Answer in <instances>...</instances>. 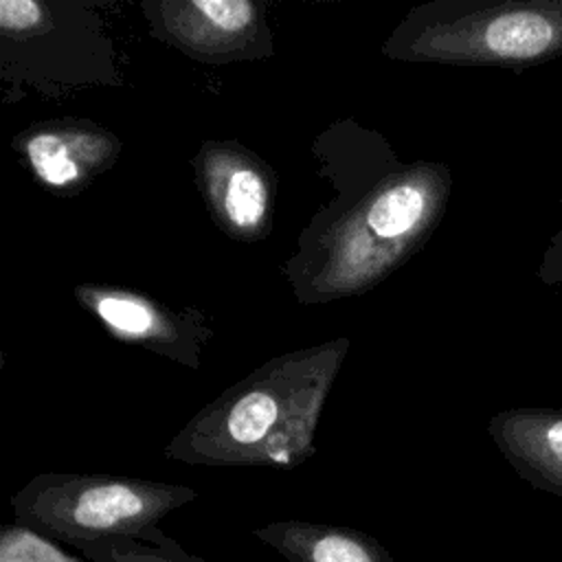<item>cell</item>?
Returning <instances> with one entry per match:
<instances>
[{
  "label": "cell",
  "instance_id": "cell-1",
  "mask_svg": "<svg viewBox=\"0 0 562 562\" xmlns=\"http://www.w3.org/2000/svg\"><path fill=\"white\" fill-rule=\"evenodd\" d=\"M312 154L334 195L281 263L303 305L360 296L386 281L426 246L452 191L446 162L404 160L380 132L353 119L329 123Z\"/></svg>",
  "mask_w": 562,
  "mask_h": 562
},
{
  "label": "cell",
  "instance_id": "cell-2",
  "mask_svg": "<svg viewBox=\"0 0 562 562\" xmlns=\"http://www.w3.org/2000/svg\"><path fill=\"white\" fill-rule=\"evenodd\" d=\"M349 347L338 336L270 358L202 406L165 454L198 465L303 463Z\"/></svg>",
  "mask_w": 562,
  "mask_h": 562
},
{
  "label": "cell",
  "instance_id": "cell-3",
  "mask_svg": "<svg viewBox=\"0 0 562 562\" xmlns=\"http://www.w3.org/2000/svg\"><path fill=\"white\" fill-rule=\"evenodd\" d=\"M382 53L395 61L498 66L514 72L562 55V0H432L413 7Z\"/></svg>",
  "mask_w": 562,
  "mask_h": 562
},
{
  "label": "cell",
  "instance_id": "cell-4",
  "mask_svg": "<svg viewBox=\"0 0 562 562\" xmlns=\"http://www.w3.org/2000/svg\"><path fill=\"white\" fill-rule=\"evenodd\" d=\"M195 498L182 485L108 474H40L13 505L26 525L64 538L140 536L178 505Z\"/></svg>",
  "mask_w": 562,
  "mask_h": 562
},
{
  "label": "cell",
  "instance_id": "cell-5",
  "mask_svg": "<svg viewBox=\"0 0 562 562\" xmlns=\"http://www.w3.org/2000/svg\"><path fill=\"white\" fill-rule=\"evenodd\" d=\"M140 11L151 37L204 64L263 59L274 48L252 0H143Z\"/></svg>",
  "mask_w": 562,
  "mask_h": 562
},
{
  "label": "cell",
  "instance_id": "cell-6",
  "mask_svg": "<svg viewBox=\"0 0 562 562\" xmlns=\"http://www.w3.org/2000/svg\"><path fill=\"white\" fill-rule=\"evenodd\" d=\"M195 187L217 228L252 244L270 235L277 171L235 138H209L191 158Z\"/></svg>",
  "mask_w": 562,
  "mask_h": 562
},
{
  "label": "cell",
  "instance_id": "cell-7",
  "mask_svg": "<svg viewBox=\"0 0 562 562\" xmlns=\"http://www.w3.org/2000/svg\"><path fill=\"white\" fill-rule=\"evenodd\" d=\"M72 294L112 338L165 356L187 369L200 367L202 351L213 338L209 318L195 307L176 310L143 292L108 283H79Z\"/></svg>",
  "mask_w": 562,
  "mask_h": 562
},
{
  "label": "cell",
  "instance_id": "cell-8",
  "mask_svg": "<svg viewBox=\"0 0 562 562\" xmlns=\"http://www.w3.org/2000/svg\"><path fill=\"white\" fill-rule=\"evenodd\" d=\"M11 147L40 184L57 195H77L116 165L123 140L90 119L61 116L31 123Z\"/></svg>",
  "mask_w": 562,
  "mask_h": 562
},
{
  "label": "cell",
  "instance_id": "cell-9",
  "mask_svg": "<svg viewBox=\"0 0 562 562\" xmlns=\"http://www.w3.org/2000/svg\"><path fill=\"white\" fill-rule=\"evenodd\" d=\"M487 430L520 479L562 496V411H501L490 419Z\"/></svg>",
  "mask_w": 562,
  "mask_h": 562
},
{
  "label": "cell",
  "instance_id": "cell-10",
  "mask_svg": "<svg viewBox=\"0 0 562 562\" xmlns=\"http://www.w3.org/2000/svg\"><path fill=\"white\" fill-rule=\"evenodd\" d=\"M283 540L301 544L303 562H380L371 542L360 533L327 527L283 525Z\"/></svg>",
  "mask_w": 562,
  "mask_h": 562
},
{
  "label": "cell",
  "instance_id": "cell-11",
  "mask_svg": "<svg viewBox=\"0 0 562 562\" xmlns=\"http://www.w3.org/2000/svg\"><path fill=\"white\" fill-rule=\"evenodd\" d=\"M0 562H77L26 527H4Z\"/></svg>",
  "mask_w": 562,
  "mask_h": 562
},
{
  "label": "cell",
  "instance_id": "cell-12",
  "mask_svg": "<svg viewBox=\"0 0 562 562\" xmlns=\"http://www.w3.org/2000/svg\"><path fill=\"white\" fill-rule=\"evenodd\" d=\"M50 24V9L37 0H0V31L7 37H31Z\"/></svg>",
  "mask_w": 562,
  "mask_h": 562
},
{
  "label": "cell",
  "instance_id": "cell-13",
  "mask_svg": "<svg viewBox=\"0 0 562 562\" xmlns=\"http://www.w3.org/2000/svg\"><path fill=\"white\" fill-rule=\"evenodd\" d=\"M538 277L547 285L562 288V226L549 241V248L538 268Z\"/></svg>",
  "mask_w": 562,
  "mask_h": 562
},
{
  "label": "cell",
  "instance_id": "cell-14",
  "mask_svg": "<svg viewBox=\"0 0 562 562\" xmlns=\"http://www.w3.org/2000/svg\"><path fill=\"white\" fill-rule=\"evenodd\" d=\"M108 553H112V562H171V560H162L160 555L156 558L154 551H125L127 555L123 558L114 547H108Z\"/></svg>",
  "mask_w": 562,
  "mask_h": 562
}]
</instances>
